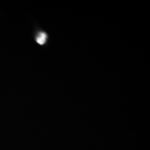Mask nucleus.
Wrapping results in <instances>:
<instances>
[{"label":"nucleus","instance_id":"f257e3e1","mask_svg":"<svg viewBox=\"0 0 150 150\" xmlns=\"http://www.w3.org/2000/svg\"><path fill=\"white\" fill-rule=\"evenodd\" d=\"M47 39V35L44 32H41L39 33L38 35L37 38H36V41L38 44L42 45L44 43L46 42Z\"/></svg>","mask_w":150,"mask_h":150}]
</instances>
